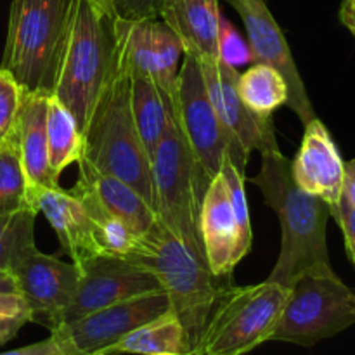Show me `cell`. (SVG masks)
Segmentation results:
<instances>
[{
  "instance_id": "6da1fadb",
  "label": "cell",
  "mask_w": 355,
  "mask_h": 355,
  "mask_svg": "<svg viewBox=\"0 0 355 355\" xmlns=\"http://www.w3.org/2000/svg\"><path fill=\"white\" fill-rule=\"evenodd\" d=\"M260 155L262 165L252 182L260 187L281 224V253L267 279L290 288L304 272L331 269L326 243L331 210L321 198L298 187L291 162L279 148L266 149Z\"/></svg>"
},
{
  "instance_id": "7a4b0ae2",
  "label": "cell",
  "mask_w": 355,
  "mask_h": 355,
  "mask_svg": "<svg viewBox=\"0 0 355 355\" xmlns=\"http://www.w3.org/2000/svg\"><path fill=\"white\" fill-rule=\"evenodd\" d=\"M125 259L146 267L158 277L186 335L187 355H201L208 319L218 293L229 281L210 272L207 263L156 218L141 234Z\"/></svg>"
},
{
  "instance_id": "3957f363",
  "label": "cell",
  "mask_w": 355,
  "mask_h": 355,
  "mask_svg": "<svg viewBox=\"0 0 355 355\" xmlns=\"http://www.w3.org/2000/svg\"><path fill=\"white\" fill-rule=\"evenodd\" d=\"M116 19L110 0H75L52 96L85 130L118 58Z\"/></svg>"
},
{
  "instance_id": "277c9868",
  "label": "cell",
  "mask_w": 355,
  "mask_h": 355,
  "mask_svg": "<svg viewBox=\"0 0 355 355\" xmlns=\"http://www.w3.org/2000/svg\"><path fill=\"white\" fill-rule=\"evenodd\" d=\"M83 159L99 172L123 180L155 210L153 162L144 149L132 113L130 71L120 49L113 73L83 130Z\"/></svg>"
},
{
  "instance_id": "5b68a950",
  "label": "cell",
  "mask_w": 355,
  "mask_h": 355,
  "mask_svg": "<svg viewBox=\"0 0 355 355\" xmlns=\"http://www.w3.org/2000/svg\"><path fill=\"white\" fill-rule=\"evenodd\" d=\"M75 0H12L0 68L24 92H54Z\"/></svg>"
},
{
  "instance_id": "8992f818",
  "label": "cell",
  "mask_w": 355,
  "mask_h": 355,
  "mask_svg": "<svg viewBox=\"0 0 355 355\" xmlns=\"http://www.w3.org/2000/svg\"><path fill=\"white\" fill-rule=\"evenodd\" d=\"M175 121L184 135L194 163V194L201 207L208 184L220 173L224 159L231 158L239 172H246L248 158L234 144L222 125L198 61L184 54L175 96Z\"/></svg>"
},
{
  "instance_id": "52a82bcc",
  "label": "cell",
  "mask_w": 355,
  "mask_h": 355,
  "mask_svg": "<svg viewBox=\"0 0 355 355\" xmlns=\"http://www.w3.org/2000/svg\"><path fill=\"white\" fill-rule=\"evenodd\" d=\"M290 288L266 279L250 286L225 284L215 300L201 355H245L269 342Z\"/></svg>"
},
{
  "instance_id": "ba28073f",
  "label": "cell",
  "mask_w": 355,
  "mask_h": 355,
  "mask_svg": "<svg viewBox=\"0 0 355 355\" xmlns=\"http://www.w3.org/2000/svg\"><path fill=\"white\" fill-rule=\"evenodd\" d=\"M355 324V293L333 269L309 270L291 283L269 342L312 347Z\"/></svg>"
},
{
  "instance_id": "9c48e42d",
  "label": "cell",
  "mask_w": 355,
  "mask_h": 355,
  "mask_svg": "<svg viewBox=\"0 0 355 355\" xmlns=\"http://www.w3.org/2000/svg\"><path fill=\"white\" fill-rule=\"evenodd\" d=\"M153 179L156 218L207 263L198 229L194 163L175 118L153 155Z\"/></svg>"
},
{
  "instance_id": "30bf717a",
  "label": "cell",
  "mask_w": 355,
  "mask_h": 355,
  "mask_svg": "<svg viewBox=\"0 0 355 355\" xmlns=\"http://www.w3.org/2000/svg\"><path fill=\"white\" fill-rule=\"evenodd\" d=\"M170 311L165 290L139 295L90 312L51 331L64 355H106L107 350L139 326Z\"/></svg>"
},
{
  "instance_id": "8fae6325",
  "label": "cell",
  "mask_w": 355,
  "mask_h": 355,
  "mask_svg": "<svg viewBox=\"0 0 355 355\" xmlns=\"http://www.w3.org/2000/svg\"><path fill=\"white\" fill-rule=\"evenodd\" d=\"M118 49L132 73L151 80L175 107L184 47L163 19H116Z\"/></svg>"
},
{
  "instance_id": "7c38bea8",
  "label": "cell",
  "mask_w": 355,
  "mask_h": 355,
  "mask_svg": "<svg viewBox=\"0 0 355 355\" xmlns=\"http://www.w3.org/2000/svg\"><path fill=\"white\" fill-rule=\"evenodd\" d=\"M76 267L78 284L62 315V324L118 302L163 290L151 270L125 257L94 255L76 263Z\"/></svg>"
},
{
  "instance_id": "4fadbf2b",
  "label": "cell",
  "mask_w": 355,
  "mask_h": 355,
  "mask_svg": "<svg viewBox=\"0 0 355 355\" xmlns=\"http://www.w3.org/2000/svg\"><path fill=\"white\" fill-rule=\"evenodd\" d=\"M17 295L26 304L30 321L54 331L62 324V315L75 297L78 267L58 257L45 255L35 246L10 269Z\"/></svg>"
},
{
  "instance_id": "5bb4252c",
  "label": "cell",
  "mask_w": 355,
  "mask_h": 355,
  "mask_svg": "<svg viewBox=\"0 0 355 355\" xmlns=\"http://www.w3.org/2000/svg\"><path fill=\"white\" fill-rule=\"evenodd\" d=\"M225 2L238 10L245 24L248 35L246 40L252 49L253 62H263L276 68L288 85V107L293 110L304 125L314 120L318 114L312 107L304 80L295 64L290 45L267 7L266 0H225Z\"/></svg>"
},
{
  "instance_id": "9a60e30c",
  "label": "cell",
  "mask_w": 355,
  "mask_h": 355,
  "mask_svg": "<svg viewBox=\"0 0 355 355\" xmlns=\"http://www.w3.org/2000/svg\"><path fill=\"white\" fill-rule=\"evenodd\" d=\"M198 229L210 272L220 279H229L236 266L252 252V245L243 238L222 172L208 184L200 207Z\"/></svg>"
},
{
  "instance_id": "2e32d148",
  "label": "cell",
  "mask_w": 355,
  "mask_h": 355,
  "mask_svg": "<svg viewBox=\"0 0 355 355\" xmlns=\"http://www.w3.org/2000/svg\"><path fill=\"white\" fill-rule=\"evenodd\" d=\"M200 64V62H198ZM205 85L222 125L239 151L250 159L252 151L279 148L272 116H260L245 106L238 94V69L224 64H200Z\"/></svg>"
},
{
  "instance_id": "e0dca14e",
  "label": "cell",
  "mask_w": 355,
  "mask_h": 355,
  "mask_svg": "<svg viewBox=\"0 0 355 355\" xmlns=\"http://www.w3.org/2000/svg\"><path fill=\"white\" fill-rule=\"evenodd\" d=\"M304 127V139L291 162V173L298 187L321 198L333 211L343 196L345 162L333 135L318 116Z\"/></svg>"
},
{
  "instance_id": "ac0fdd59",
  "label": "cell",
  "mask_w": 355,
  "mask_h": 355,
  "mask_svg": "<svg viewBox=\"0 0 355 355\" xmlns=\"http://www.w3.org/2000/svg\"><path fill=\"white\" fill-rule=\"evenodd\" d=\"M31 201L37 211H42L58 234L62 252L75 263L101 255L94 238V224L85 208L69 191L54 187H38L31 191Z\"/></svg>"
},
{
  "instance_id": "d6986e66",
  "label": "cell",
  "mask_w": 355,
  "mask_h": 355,
  "mask_svg": "<svg viewBox=\"0 0 355 355\" xmlns=\"http://www.w3.org/2000/svg\"><path fill=\"white\" fill-rule=\"evenodd\" d=\"M159 19L175 31L184 54L200 64L218 62L217 42L222 19L218 0H172Z\"/></svg>"
},
{
  "instance_id": "ffe728a7",
  "label": "cell",
  "mask_w": 355,
  "mask_h": 355,
  "mask_svg": "<svg viewBox=\"0 0 355 355\" xmlns=\"http://www.w3.org/2000/svg\"><path fill=\"white\" fill-rule=\"evenodd\" d=\"M49 97L51 94L24 92L16 120L21 162L31 191L59 186V180L51 172L47 156Z\"/></svg>"
},
{
  "instance_id": "44dd1931",
  "label": "cell",
  "mask_w": 355,
  "mask_h": 355,
  "mask_svg": "<svg viewBox=\"0 0 355 355\" xmlns=\"http://www.w3.org/2000/svg\"><path fill=\"white\" fill-rule=\"evenodd\" d=\"M78 179L75 187L85 189L106 208L110 214L123 220L137 236L144 234L153 222L156 220V214L148 203L135 193L128 184L110 173H103L90 165L87 159H80Z\"/></svg>"
},
{
  "instance_id": "7402d4cb",
  "label": "cell",
  "mask_w": 355,
  "mask_h": 355,
  "mask_svg": "<svg viewBox=\"0 0 355 355\" xmlns=\"http://www.w3.org/2000/svg\"><path fill=\"white\" fill-rule=\"evenodd\" d=\"M128 68V66H127ZM130 71V69H128ZM130 103L139 135L153 162L156 148L175 118V107L146 76L130 71Z\"/></svg>"
},
{
  "instance_id": "603a6c76",
  "label": "cell",
  "mask_w": 355,
  "mask_h": 355,
  "mask_svg": "<svg viewBox=\"0 0 355 355\" xmlns=\"http://www.w3.org/2000/svg\"><path fill=\"white\" fill-rule=\"evenodd\" d=\"M159 355V354H179L187 355L186 335L177 315L172 311L137 329L128 333L127 336L114 343L106 355Z\"/></svg>"
},
{
  "instance_id": "cb8c5ba5",
  "label": "cell",
  "mask_w": 355,
  "mask_h": 355,
  "mask_svg": "<svg viewBox=\"0 0 355 355\" xmlns=\"http://www.w3.org/2000/svg\"><path fill=\"white\" fill-rule=\"evenodd\" d=\"M85 151V139L73 114L55 99L49 97L47 106V156L55 179L73 163H78Z\"/></svg>"
},
{
  "instance_id": "d4e9b609",
  "label": "cell",
  "mask_w": 355,
  "mask_h": 355,
  "mask_svg": "<svg viewBox=\"0 0 355 355\" xmlns=\"http://www.w3.org/2000/svg\"><path fill=\"white\" fill-rule=\"evenodd\" d=\"M21 210H37L21 162L16 123L0 142V217Z\"/></svg>"
},
{
  "instance_id": "484cf974",
  "label": "cell",
  "mask_w": 355,
  "mask_h": 355,
  "mask_svg": "<svg viewBox=\"0 0 355 355\" xmlns=\"http://www.w3.org/2000/svg\"><path fill=\"white\" fill-rule=\"evenodd\" d=\"M238 94L245 106L260 116H272L274 111L288 103L283 75L263 62H253L245 73H239Z\"/></svg>"
},
{
  "instance_id": "4316f807",
  "label": "cell",
  "mask_w": 355,
  "mask_h": 355,
  "mask_svg": "<svg viewBox=\"0 0 355 355\" xmlns=\"http://www.w3.org/2000/svg\"><path fill=\"white\" fill-rule=\"evenodd\" d=\"M37 210H21L0 217V270L10 272L24 253L35 248Z\"/></svg>"
},
{
  "instance_id": "83f0119b",
  "label": "cell",
  "mask_w": 355,
  "mask_h": 355,
  "mask_svg": "<svg viewBox=\"0 0 355 355\" xmlns=\"http://www.w3.org/2000/svg\"><path fill=\"white\" fill-rule=\"evenodd\" d=\"M217 51L218 61L234 69H239L246 64H253V54L248 40H245L225 17L220 19Z\"/></svg>"
},
{
  "instance_id": "f1b7e54d",
  "label": "cell",
  "mask_w": 355,
  "mask_h": 355,
  "mask_svg": "<svg viewBox=\"0 0 355 355\" xmlns=\"http://www.w3.org/2000/svg\"><path fill=\"white\" fill-rule=\"evenodd\" d=\"M24 90L7 69L0 68V142L14 127L23 103Z\"/></svg>"
},
{
  "instance_id": "f546056e",
  "label": "cell",
  "mask_w": 355,
  "mask_h": 355,
  "mask_svg": "<svg viewBox=\"0 0 355 355\" xmlns=\"http://www.w3.org/2000/svg\"><path fill=\"white\" fill-rule=\"evenodd\" d=\"M120 19H156L172 0H110Z\"/></svg>"
},
{
  "instance_id": "4dcf8cb0",
  "label": "cell",
  "mask_w": 355,
  "mask_h": 355,
  "mask_svg": "<svg viewBox=\"0 0 355 355\" xmlns=\"http://www.w3.org/2000/svg\"><path fill=\"white\" fill-rule=\"evenodd\" d=\"M331 217L342 229L347 253H349V259L352 260L355 267V207L347 200L345 194L340 200L338 207L331 211Z\"/></svg>"
},
{
  "instance_id": "1f68e13d",
  "label": "cell",
  "mask_w": 355,
  "mask_h": 355,
  "mask_svg": "<svg viewBox=\"0 0 355 355\" xmlns=\"http://www.w3.org/2000/svg\"><path fill=\"white\" fill-rule=\"evenodd\" d=\"M0 355H64V352L55 342L54 336L51 335L47 340H42V342L31 343V345L21 347L16 350H9V352H2Z\"/></svg>"
},
{
  "instance_id": "d6a6232c",
  "label": "cell",
  "mask_w": 355,
  "mask_h": 355,
  "mask_svg": "<svg viewBox=\"0 0 355 355\" xmlns=\"http://www.w3.org/2000/svg\"><path fill=\"white\" fill-rule=\"evenodd\" d=\"M0 314L30 319L26 304L17 293H0Z\"/></svg>"
},
{
  "instance_id": "836d02e7",
  "label": "cell",
  "mask_w": 355,
  "mask_h": 355,
  "mask_svg": "<svg viewBox=\"0 0 355 355\" xmlns=\"http://www.w3.org/2000/svg\"><path fill=\"white\" fill-rule=\"evenodd\" d=\"M26 322H30L28 318H10V315L0 314V347L12 340Z\"/></svg>"
},
{
  "instance_id": "e575fe53",
  "label": "cell",
  "mask_w": 355,
  "mask_h": 355,
  "mask_svg": "<svg viewBox=\"0 0 355 355\" xmlns=\"http://www.w3.org/2000/svg\"><path fill=\"white\" fill-rule=\"evenodd\" d=\"M340 21L355 37V0H342L340 6Z\"/></svg>"
},
{
  "instance_id": "d590c367",
  "label": "cell",
  "mask_w": 355,
  "mask_h": 355,
  "mask_svg": "<svg viewBox=\"0 0 355 355\" xmlns=\"http://www.w3.org/2000/svg\"><path fill=\"white\" fill-rule=\"evenodd\" d=\"M343 194L347 200L355 207V158L352 162L345 163V186H343Z\"/></svg>"
},
{
  "instance_id": "8d00e7d4",
  "label": "cell",
  "mask_w": 355,
  "mask_h": 355,
  "mask_svg": "<svg viewBox=\"0 0 355 355\" xmlns=\"http://www.w3.org/2000/svg\"><path fill=\"white\" fill-rule=\"evenodd\" d=\"M0 293H17L14 277L9 272H0Z\"/></svg>"
},
{
  "instance_id": "74e56055",
  "label": "cell",
  "mask_w": 355,
  "mask_h": 355,
  "mask_svg": "<svg viewBox=\"0 0 355 355\" xmlns=\"http://www.w3.org/2000/svg\"><path fill=\"white\" fill-rule=\"evenodd\" d=\"M159 355H179V354H159Z\"/></svg>"
},
{
  "instance_id": "f35d334b",
  "label": "cell",
  "mask_w": 355,
  "mask_h": 355,
  "mask_svg": "<svg viewBox=\"0 0 355 355\" xmlns=\"http://www.w3.org/2000/svg\"><path fill=\"white\" fill-rule=\"evenodd\" d=\"M0 272H3V270H0Z\"/></svg>"
}]
</instances>
